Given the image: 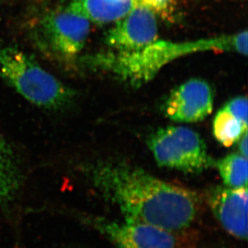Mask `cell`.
I'll return each instance as SVG.
<instances>
[{
    "mask_svg": "<svg viewBox=\"0 0 248 248\" xmlns=\"http://www.w3.org/2000/svg\"><path fill=\"white\" fill-rule=\"evenodd\" d=\"M22 173L9 143L0 135V202L9 201L19 190Z\"/></svg>",
    "mask_w": 248,
    "mask_h": 248,
    "instance_id": "cell-11",
    "label": "cell"
},
{
    "mask_svg": "<svg viewBox=\"0 0 248 248\" xmlns=\"http://www.w3.org/2000/svg\"><path fill=\"white\" fill-rule=\"evenodd\" d=\"M147 144L157 165L162 167L197 173L214 164L203 139L187 127L157 129L148 138Z\"/></svg>",
    "mask_w": 248,
    "mask_h": 248,
    "instance_id": "cell-4",
    "label": "cell"
},
{
    "mask_svg": "<svg viewBox=\"0 0 248 248\" xmlns=\"http://www.w3.org/2000/svg\"><path fill=\"white\" fill-rule=\"evenodd\" d=\"M0 79L34 106L48 110L68 106L75 92L15 47L0 49Z\"/></svg>",
    "mask_w": 248,
    "mask_h": 248,
    "instance_id": "cell-3",
    "label": "cell"
},
{
    "mask_svg": "<svg viewBox=\"0 0 248 248\" xmlns=\"http://www.w3.org/2000/svg\"><path fill=\"white\" fill-rule=\"evenodd\" d=\"M248 187H218L211 192L210 203L215 216L229 234L248 239Z\"/></svg>",
    "mask_w": 248,
    "mask_h": 248,
    "instance_id": "cell-9",
    "label": "cell"
},
{
    "mask_svg": "<svg viewBox=\"0 0 248 248\" xmlns=\"http://www.w3.org/2000/svg\"><path fill=\"white\" fill-rule=\"evenodd\" d=\"M89 31L90 22L66 7L43 18L35 30V40L48 54L68 60L81 52Z\"/></svg>",
    "mask_w": 248,
    "mask_h": 248,
    "instance_id": "cell-5",
    "label": "cell"
},
{
    "mask_svg": "<svg viewBox=\"0 0 248 248\" xmlns=\"http://www.w3.org/2000/svg\"><path fill=\"white\" fill-rule=\"evenodd\" d=\"M87 222L117 248H180L175 232L144 222L92 217Z\"/></svg>",
    "mask_w": 248,
    "mask_h": 248,
    "instance_id": "cell-6",
    "label": "cell"
},
{
    "mask_svg": "<svg viewBox=\"0 0 248 248\" xmlns=\"http://www.w3.org/2000/svg\"><path fill=\"white\" fill-rule=\"evenodd\" d=\"M222 181L227 187H248V158L239 154H232L216 162Z\"/></svg>",
    "mask_w": 248,
    "mask_h": 248,
    "instance_id": "cell-13",
    "label": "cell"
},
{
    "mask_svg": "<svg viewBox=\"0 0 248 248\" xmlns=\"http://www.w3.org/2000/svg\"><path fill=\"white\" fill-rule=\"evenodd\" d=\"M248 31L216 38L172 42L156 40L134 52H117L95 56L93 62L134 86L152 80L163 67L187 55L207 52H236L248 55Z\"/></svg>",
    "mask_w": 248,
    "mask_h": 248,
    "instance_id": "cell-2",
    "label": "cell"
},
{
    "mask_svg": "<svg viewBox=\"0 0 248 248\" xmlns=\"http://www.w3.org/2000/svg\"><path fill=\"white\" fill-rule=\"evenodd\" d=\"M138 5L137 0H71V11L97 24L122 19Z\"/></svg>",
    "mask_w": 248,
    "mask_h": 248,
    "instance_id": "cell-10",
    "label": "cell"
},
{
    "mask_svg": "<svg viewBox=\"0 0 248 248\" xmlns=\"http://www.w3.org/2000/svg\"><path fill=\"white\" fill-rule=\"evenodd\" d=\"M115 23L107 33L106 40L117 52H134L157 40L155 13L140 5Z\"/></svg>",
    "mask_w": 248,
    "mask_h": 248,
    "instance_id": "cell-8",
    "label": "cell"
},
{
    "mask_svg": "<svg viewBox=\"0 0 248 248\" xmlns=\"http://www.w3.org/2000/svg\"><path fill=\"white\" fill-rule=\"evenodd\" d=\"M211 85L202 79H191L173 89L163 106L166 117L179 123H194L213 111Z\"/></svg>",
    "mask_w": 248,
    "mask_h": 248,
    "instance_id": "cell-7",
    "label": "cell"
},
{
    "mask_svg": "<svg viewBox=\"0 0 248 248\" xmlns=\"http://www.w3.org/2000/svg\"><path fill=\"white\" fill-rule=\"evenodd\" d=\"M223 108L229 111L244 124H248V102L246 96H237L228 101Z\"/></svg>",
    "mask_w": 248,
    "mask_h": 248,
    "instance_id": "cell-14",
    "label": "cell"
},
{
    "mask_svg": "<svg viewBox=\"0 0 248 248\" xmlns=\"http://www.w3.org/2000/svg\"><path fill=\"white\" fill-rule=\"evenodd\" d=\"M138 5L152 11L154 13H164L170 7L172 0H137Z\"/></svg>",
    "mask_w": 248,
    "mask_h": 248,
    "instance_id": "cell-15",
    "label": "cell"
},
{
    "mask_svg": "<svg viewBox=\"0 0 248 248\" xmlns=\"http://www.w3.org/2000/svg\"><path fill=\"white\" fill-rule=\"evenodd\" d=\"M239 155L248 158V132L244 133L243 136L239 138Z\"/></svg>",
    "mask_w": 248,
    "mask_h": 248,
    "instance_id": "cell-16",
    "label": "cell"
},
{
    "mask_svg": "<svg viewBox=\"0 0 248 248\" xmlns=\"http://www.w3.org/2000/svg\"><path fill=\"white\" fill-rule=\"evenodd\" d=\"M92 185L125 219L179 232L199 214V196L192 190L160 180L138 166L120 160H100L85 170Z\"/></svg>",
    "mask_w": 248,
    "mask_h": 248,
    "instance_id": "cell-1",
    "label": "cell"
},
{
    "mask_svg": "<svg viewBox=\"0 0 248 248\" xmlns=\"http://www.w3.org/2000/svg\"><path fill=\"white\" fill-rule=\"evenodd\" d=\"M246 132L248 124H244L226 108L222 107L217 112L213 122V134L221 145L225 147L232 146Z\"/></svg>",
    "mask_w": 248,
    "mask_h": 248,
    "instance_id": "cell-12",
    "label": "cell"
}]
</instances>
